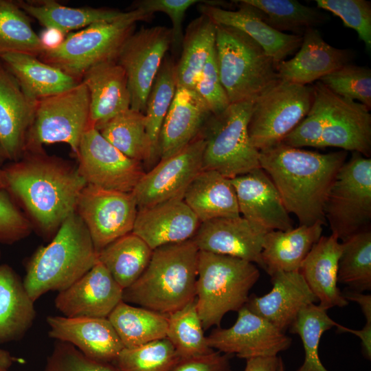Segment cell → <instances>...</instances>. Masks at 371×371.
I'll use <instances>...</instances> for the list:
<instances>
[{"label": "cell", "instance_id": "1", "mask_svg": "<svg viewBox=\"0 0 371 371\" xmlns=\"http://www.w3.org/2000/svg\"><path fill=\"white\" fill-rule=\"evenodd\" d=\"M3 170L6 190L47 237L56 234L76 212L78 197L87 185L78 168L47 155L44 150L25 152Z\"/></svg>", "mask_w": 371, "mask_h": 371}, {"label": "cell", "instance_id": "2", "mask_svg": "<svg viewBox=\"0 0 371 371\" xmlns=\"http://www.w3.org/2000/svg\"><path fill=\"white\" fill-rule=\"evenodd\" d=\"M262 169L276 187L285 208L300 225L326 222L324 207L347 152L319 153L278 144L259 151Z\"/></svg>", "mask_w": 371, "mask_h": 371}, {"label": "cell", "instance_id": "3", "mask_svg": "<svg viewBox=\"0 0 371 371\" xmlns=\"http://www.w3.org/2000/svg\"><path fill=\"white\" fill-rule=\"evenodd\" d=\"M199 251L192 239L153 249L122 301L168 315L183 308L196 297Z\"/></svg>", "mask_w": 371, "mask_h": 371}, {"label": "cell", "instance_id": "4", "mask_svg": "<svg viewBox=\"0 0 371 371\" xmlns=\"http://www.w3.org/2000/svg\"><path fill=\"white\" fill-rule=\"evenodd\" d=\"M97 262L98 252L90 234L75 212L62 223L52 240L32 255L23 282L35 302L49 291L66 289Z\"/></svg>", "mask_w": 371, "mask_h": 371}, {"label": "cell", "instance_id": "5", "mask_svg": "<svg viewBox=\"0 0 371 371\" xmlns=\"http://www.w3.org/2000/svg\"><path fill=\"white\" fill-rule=\"evenodd\" d=\"M259 277L251 262L199 251L195 300L203 330L220 327L225 314L244 307Z\"/></svg>", "mask_w": 371, "mask_h": 371}, {"label": "cell", "instance_id": "6", "mask_svg": "<svg viewBox=\"0 0 371 371\" xmlns=\"http://www.w3.org/2000/svg\"><path fill=\"white\" fill-rule=\"evenodd\" d=\"M216 25L217 66L230 104L254 102L280 81L276 65L243 32Z\"/></svg>", "mask_w": 371, "mask_h": 371}, {"label": "cell", "instance_id": "7", "mask_svg": "<svg viewBox=\"0 0 371 371\" xmlns=\"http://www.w3.org/2000/svg\"><path fill=\"white\" fill-rule=\"evenodd\" d=\"M153 15L132 9L127 16L113 21L92 24L69 33L60 46L43 51L38 56L43 62L55 67L82 81L84 74L103 62L115 60L138 21H147Z\"/></svg>", "mask_w": 371, "mask_h": 371}, {"label": "cell", "instance_id": "8", "mask_svg": "<svg viewBox=\"0 0 371 371\" xmlns=\"http://www.w3.org/2000/svg\"><path fill=\"white\" fill-rule=\"evenodd\" d=\"M253 103L230 104L210 116L201 131L205 142L203 170H215L232 179L260 168V152L248 133Z\"/></svg>", "mask_w": 371, "mask_h": 371}, {"label": "cell", "instance_id": "9", "mask_svg": "<svg viewBox=\"0 0 371 371\" xmlns=\"http://www.w3.org/2000/svg\"><path fill=\"white\" fill-rule=\"evenodd\" d=\"M331 234L341 241L370 229L371 158L353 152L338 171L324 207Z\"/></svg>", "mask_w": 371, "mask_h": 371}, {"label": "cell", "instance_id": "10", "mask_svg": "<svg viewBox=\"0 0 371 371\" xmlns=\"http://www.w3.org/2000/svg\"><path fill=\"white\" fill-rule=\"evenodd\" d=\"M89 126V98L85 85L37 101L26 135L23 153L44 150V144L65 143L76 157L81 137Z\"/></svg>", "mask_w": 371, "mask_h": 371}, {"label": "cell", "instance_id": "11", "mask_svg": "<svg viewBox=\"0 0 371 371\" xmlns=\"http://www.w3.org/2000/svg\"><path fill=\"white\" fill-rule=\"evenodd\" d=\"M313 85L280 81L253 103L248 124L251 142L259 151L282 143L311 109Z\"/></svg>", "mask_w": 371, "mask_h": 371}, {"label": "cell", "instance_id": "12", "mask_svg": "<svg viewBox=\"0 0 371 371\" xmlns=\"http://www.w3.org/2000/svg\"><path fill=\"white\" fill-rule=\"evenodd\" d=\"M172 44L171 29L161 25L134 32L123 44L116 60L126 76L131 109L145 113L149 91Z\"/></svg>", "mask_w": 371, "mask_h": 371}, {"label": "cell", "instance_id": "13", "mask_svg": "<svg viewBox=\"0 0 371 371\" xmlns=\"http://www.w3.org/2000/svg\"><path fill=\"white\" fill-rule=\"evenodd\" d=\"M137 210L132 192L107 190L90 184L82 189L76 208L97 252L132 232Z\"/></svg>", "mask_w": 371, "mask_h": 371}, {"label": "cell", "instance_id": "14", "mask_svg": "<svg viewBox=\"0 0 371 371\" xmlns=\"http://www.w3.org/2000/svg\"><path fill=\"white\" fill-rule=\"evenodd\" d=\"M76 158L87 184L104 189L131 192L145 174L142 162L124 155L91 126L81 137Z\"/></svg>", "mask_w": 371, "mask_h": 371}, {"label": "cell", "instance_id": "15", "mask_svg": "<svg viewBox=\"0 0 371 371\" xmlns=\"http://www.w3.org/2000/svg\"><path fill=\"white\" fill-rule=\"evenodd\" d=\"M205 146L201 132L185 147L145 172L131 192L138 209L183 198L189 184L203 170Z\"/></svg>", "mask_w": 371, "mask_h": 371}, {"label": "cell", "instance_id": "16", "mask_svg": "<svg viewBox=\"0 0 371 371\" xmlns=\"http://www.w3.org/2000/svg\"><path fill=\"white\" fill-rule=\"evenodd\" d=\"M207 341L213 350L247 359L277 356L291 346L292 339L244 306L231 327H218L207 337Z\"/></svg>", "mask_w": 371, "mask_h": 371}, {"label": "cell", "instance_id": "17", "mask_svg": "<svg viewBox=\"0 0 371 371\" xmlns=\"http://www.w3.org/2000/svg\"><path fill=\"white\" fill-rule=\"evenodd\" d=\"M268 232L242 216L223 217L201 223L191 239L199 251L240 258L263 269L261 251Z\"/></svg>", "mask_w": 371, "mask_h": 371}, {"label": "cell", "instance_id": "18", "mask_svg": "<svg viewBox=\"0 0 371 371\" xmlns=\"http://www.w3.org/2000/svg\"><path fill=\"white\" fill-rule=\"evenodd\" d=\"M123 291L98 260L80 278L58 292L55 306L67 317L107 318L122 301Z\"/></svg>", "mask_w": 371, "mask_h": 371}, {"label": "cell", "instance_id": "19", "mask_svg": "<svg viewBox=\"0 0 371 371\" xmlns=\"http://www.w3.org/2000/svg\"><path fill=\"white\" fill-rule=\"evenodd\" d=\"M230 179L243 217L268 231L293 228L276 187L263 169L258 168Z\"/></svg>", "mask_w": 371, "mask_h": 371}, {"label": "cell", "instance_id": "20", "mask_svg": "<svg viewBox=\"0 0 371 371\" xmlns=\"http://www.w3.org/2000/svg\"><path fill=\"white\" fill-rule=\"evenodd\" d=\"M237 10L224 9L200 3L199 10L216 25L236 28L257 43L275 64L293 54L300 48L302 36L284 33L275 30L263 21L258 11L240 0L232 1Z\"/></svg>", "mask_w": 371, "mask_h": 371}, {"label": "cell", "instance_id": "21", "mask_svg": "<svg viewBox=\"0 0 371 371\" xmlns=\"http://www.w3.org/2000/svg\"><path fill=\"white\" fill-rule=\"evenodd\" d=\"M271 282L270 292L251 295L245 306L285 333L302 308L318 301L299 271L275 273Z\"/></svg>", "mask_w": 371, "mask_h": 371}, {"label": "cell", "instance_id": "22", "mask_svg": "<svg viewBox=\"0 0 371 371\" xmlns=\"http://www.w3.org/2000/svg\"><path fill=\"white\" fill-rule=\"evenodd\" d=\"M200 221L182 197L139 208L132 232L153 250L191 239Z\"/></svg>", "mask_w": 371, "mask_h": 371}, {"label": "cell", "instance_id": "23", "mask_svg": "<svg viewBox=\"0 0 371 371\" xmlns=\"http://www.w3.org/2000/svg\"><path fill=\"white\" fill-rule=\"evenodd\" d=\"M48 335L75 346L88 358L111 363L124 346L108 318L48 316Z\"/></svg>", "mask_w": 371, "mask_h": 371}, {"label": "cell", "instance_id": "24", "mask_svg": "<svg viewBox=\"0 0 371 371\" xmlns=\"http://www.w3.org/2000/svg\"><path fill=\"white\" fill-rule=\"evenodd\" d=\"M350 49L335 47L326 43L316 28L306 30L295 55L276 66L280 80L309 85L350 63Z\"/></svg>", "mask_w": 371, "mask_h": 371}, {"label": "cell", "instance_id": "25", "mask_svg": "<svg viewBox=\"0 0 371 371\" xmlns=\"http://www.w3.org/2000/svg\"><path fill=\"white\" fill-rule=\"evenodd\" d=\"M324 147L339 148L370 157V109L330 91L329 109L319 146V148Z\"/></svg>", "mask_w": 371, "mask_h": 371}, {"label": "cell", "instance_id": "26", "mask_svg": "<svg viewBox=\"0 0 371 371\" xmlns=\"http://www.w3.org/2000/svg\"><path fill=\"white\" fill-rule=\"evenodd\" d=\"M37 101L25 94L0 60V149L5 159L16 161L23 156Z\"/></svg>", "mask_w": 371, "mask_h": 371}, {"label": "cell", "instance_id": "27", "mask_svg": "<svg viewBox=\"0 0 371 371\" xmlns=\"http://www.w3.org/2000/svg\"><path fill=\"white\" fill-rule=\"evenodd\" d=\"M211 115L194 89L177 87L161 128L159 159L172 155L190 143L201 132Z\"/></svg>", "mask_w": 371, "mask_h": 371}, {"label": "cell", "instance_id": "28", "mask_svg": "<svg viewBox=\"0 0 371 371\" xmlns=\"http://www.w3.org/2000/svg\"><path fill=\"white\" fill-rule=\"evenodd\" d=\"M89 98V126L98 129L117 114L131 108L127 78L117 60L98 64L82 78Z\"/></svg>", "mask_w": 371, "mask_h": 371}, {"label": "cell", "instance_id": "29", "mask_svg": "<svg viewBox=\"0 0 371 371\" xmlns=\"http://www.w3.org/2000/svg\"><path fill=\"white\" fill-rule=\"evenodd\" d=\"M341 251V243L337 237L333 234L322 236L299 270L319 302L318 305L326 310L348 304L337 286L338 262Z\"/></svg>", "mask_w": 371, "mask_h": 371}, {"label": "cell", "instance_id": "30", "mask_svg": "<svg viewBox=\"0 0 371 371\" xmlns=\"http://www.w3.org/2000/svg\"><path fill=\"white\" fill-rule=\"evenodd\" d=\"M0 60L14 77L25 94L34 100L64 92L81 82L31 54L1 53Z\"/></svg>", "mask_w": 371, "mask_h": 371}, {"label": "cell", "instance_id": "31", "mask_svg": "<svg viewBox=\"0 0 371 371\" xmlns=\"http://www.w3.org/2000/svg\"><path fill=\"white\" fill-rule=\"evenodd\" d=\"M323 225H302L287 231L268 232L263 240V269L271 276L277 272L299 271L313 245L322 236Z\"/></svg>", "mask_w": 371, "mask_h": 371}, {"label": "cell", "instance_id": "32", "mask_svg": "<svg viewBox=\"0 0 371 371\" xmlns=\"http://www.w3.org/2000/svg\"><path fill=\"white\" fill-rule=\"evenodd\" d=\"M183 199L200 223L240 216L231 179L215 170H201L188 186Z\"/></svg>", "mask_w": 371, "mask_h": 371}, {"label": "cell", "instance_id": "33", "mask_svg": "<svg viewBox=\"0 0 371 371\" xmlns=\"http://www.w3.org/2000/svg\"><path fill=\"white\" fill-rule=\"evenodd\" d=\"M34 302L8 265H0V344L21 339L36 317Z\"/></svg>", "mask_w": 371, "mask_h": 371}, {"label": "cell", "instance_id": "34", "mask_svg": "<svg viewBox=\"0 0 371 371\" xmlns=\"http://www.w3.org/2000/svg\"><path fill=\"white\" fill-rule=\"evenodd\" d=\"M16 1L29 16L36 19L41 25L57 28L66 34L94 23L115 21L129 13L102 8H72L54 0Z\"/></svg>", "mask_w": 371, "mask_h": 371}, {"label": "cell", "instance_id": "35", "mask_svg": "<svg viewBox=\"0 0 371 371\" xmlns=\"http://www.w3.org/2000/svg\"><path fill=\"white\" fill-rule=\"evenodd\" d=\"M216 24L201 14L187 27L181 54L176 63L177 87L194 89L211 53L215 48Z\"/></svg>", "mask_w": 371, "mask_h": 371}, {"label": "cell", "instance_id": "36", "mask_svg": "<svg viewBox=\"0 0 371 371\" xmlns=\"http://www.w3.org/2000/svg\"><path fill=\"white\" fill-rule=\"evenodd\" d=\"M107 318L126 348L166 337L168 315L121 301Z\"/></svg>", "mask_w": 371, "mask_h": 371}, {"label": "cell", "instance_id": "37", "mask_svg": "<svg viewBox=\"0 0 371 371\" xmlns=\"http://www.w3.org/2000/svg\"><path fill=\"white\" fill-rule=\"evenodd\" d=\"M153 249L133 232L113 241L98 252V260L124 289L131 286L147 267Z\"/></svg>", "mask_w": 371, "mask_h": 371}, {"label": "cell", "instance_id": "38", "mask_svg": "<svg viewBox=\"0 0 371 371\" xmlns=\"http://www.w3.org/2000/svg\"><path fill=\"white\" fill-rule=\"evenodd\" d=\"M254 7L264 21L281 32L302 36L311 28L325 23L329 16L317 8L296 0H240Z\"/></svg>", "mask_w": 371, "mask_h": 371}, {"label": "cell", "instance_id": "39", "mask_svg": "<svg viewBox=\"0 0 371 371\" xmlns=\"http://www.w3.org/2000/svg\"><path fill=\"white\" fill-rule=\"evenodd\" d=\"M100 134L128 157L152 164L150 139L146 131L145 114L128 109L104 124Z\"/></svg>", "mask_w": 371, "mask_h": 371}, {"label": "cell", "instance_id": "40", "mask_svg": "<svg viewBox=\"0 0 371 371\" xmlns=\"http://www.w3.org/2000/svg\"><path fill=\"white\" fill-rule=\"evenodd\" d=\"M177 87L176 63L166 55L149 91L144 113L146 131L151 146L152 164L159 159V137Z\"/></svg>", "mask_w": 371, "mask_h": 371}, {"label": "cell", "instance_id": "41", "mask_svg": "<svg viewBox=\"0 0 371 371\" xmlns=\"http://www.w3.org/2000/svg\"><path fill=\"white\" fill-rule=\"evenodd\" d=\"M338 262L337 282L350 291L371 290V230L351 236L341 242Z\"/></svg>", "mask_w": 371, "mask_h": 371}, {"label": "cell", "instance_id": "42", "mask_svg": "<svg viewBox=\"0 0 371 371\" xmlns=\"http://www.w3.org/2000/svg\"><path fill=\"white\" fill-rule=\"evenodd\" d=\"M181 359L212 352L199 316L196 300L168 315L166 337Z\"/></svg>", "mask_w": 371, "mask_h": 371}, {"label": "cell", "instance_id": "43", "mask_svg": "<svg viewBox=\"0 0 371 371\" xmlns=\"http://www.w3.org/2000/svg\"><path fill=\"white\" fill-rule=\"evenodd\" d=\"M30 19L16 1L0 0V54L16 52L38 57L44 51Z\"/></svg>", "mask_w": 371, "mask_h": 371}, {"label": "cell", "instance_id": "44", "mask_svg": "<svg viewBox=\"0 0 371 371\" xmlns=\"http://www.w3.org/2000/svg\"><path fill=\"white\" fill-rule=\"evenodd\" d=\"M337 325L326 309L315 304L300 311L289 328L290 333L300 337L305 352L304 362L297 371H328L320 360L319 344L322 334Z\"/></svg>", "mask_w": 371, "mask_h": 371}, {"label": "cell", "instance_id": "45", "mask_svg": "<svg viewBox=\"0 0 371 371\" xmlns=\"http://www.w3.org/2000/svg\"><path fill=\"white\" fill-rule=\"evenodd\" d=\"M181 359L167 338L124 348L111 363L116 371H172Z\"/></svg>", "mask_w": 371, "mask_h": 371}, {"label": "cell", "instance_id": "46", "mask_svg": "<svg viewBox=\"0 0 371 371\" xmlns=\"http://www.w3.org/2000/svg\"><path fill=\"white\" fill-rule=\"evenodd\" d=\"M314 96L310 110L286 135L282 144L295 147H318L330 105V91L319 81L313 85Z\"/></svg>", "mask_w": 371, "mask_h": 371}, {"label": "cell", "instance_id": "47", "mask_svg": "<svg viewBox=\"0 0 371 371\" xmlns=\"http://www.w3.org/2000/svg\"><path fill=\"white\" fill-rule=\"evenodd\" d=\"M334 94L371 108V69L348 63L319 80Z\"/></svg>", "mask_w": 371, "mask_h": 371}, {"label": "cell", "instance_id": "48", "mask_svg": "<svg viewBox=\"0 0 371 371\" xmlns=\"http://www.w3.org/2000/svg\"><path fill=\"white\" fill-rule=\"evenodd\" d=\"M317 8L339 17L344 26L354 30L371 52V3L366 0H316Z\"/></svg>", "mask_w": 371, "mask_h": 371}, {"label": "cell", "instance_id": "49", "mask_svg": "<svg viewBox=\"0 0 371 371\" xmlns=\"http://www.w3.org/2000/svg\"><path fill=\"white\" fill-rule=\"evenodd\" d=\"M196 3H205L223 8L227 3L221 1L199 0H140L134 3L133 9H139L146 14L153 15L160 12L166 14L172 22V46L177 48L181 45L183 34V21L188 8Z\"/></svg>", "mask_w": 371, "mask_h": 371}, {"label": "cell", "instance_id": "50", "mask_svg": "<svg viewBox=\"0 0 371 371\" xmlns=\"http://www.w3.org/2000/svg\"><path fill=\"white\" fill-rule=\"evenodd\" d=\"M44 371H116L111 363L91 359L73 345L58 341L47 358Z\"/></svg>", "mask_w": 371, "mask_h": 371}, {"label": "cell", "instance_id": "51", "mask_svg": "<svg viewBox=\"0 0 371 371\" xmlns=\"http://www.w3.org/2000/svg\"><path fill=\"white\" fill-rule=\"evenodd\" d=\"M194 89L212 114L219 113L229 106V98L220 78L215 48L205 63Z\"/></svg>", "mask_w": 371, "mask_h": 371}, {"label": "cell", "instance_id": "52", "mask_svg": "<svg viewBox=\"0 0 371 371\" xmlns=\"http://www.w3.org/2000/svg\"><path fill=\"white\" fill-rule=\"evenodd\" d=\"M30 221L16 205L6 189H0V243L12 244L28 236Z\"/></svg>", "mask_w": 371, "mask_h": 371}, {"label": "cell", "instance_id": "53", "mask_svg": "<svg viewBox=\"0 0 371 371\" xmlns=\"http://www.w3.org/2000/svg\"><path fill=\"white\" fill-rule=\"evenodd\" d=\"M172 371H232L227 355L213 350L209 354L181 359Z\"/></svg>", "mask_w": 371, "mask_h": 371}, {"label": "cell", "instance_id": "54", "mask_svg": "<svg viewBox=\"0 0 371 371\" xmlns=\"http://www.w3.org/2000/svg\"><path fill=\"white\" fill-rule=\"evenodd\" d=\"M67 35L57 28L47 27L41 32L38 38L43 50L48 51L60 46Z\"/></svg>", "mask_w": 371, "mask_h": 371}, {"label": "cell", "instance_id": "55", "mask_svg": "<svg viewBox=\"0 0 371 371\" xmlns=\"http://www.w3.org/2000/svg\"><path fill=\"white\" fill-rule=\"evenodd\" d=\"M337 330L341 333H350L357 336L361 339L362 353L368 359L371 358V323L366 322L361 330H355L345 327L339 324L336 326Z\"/></svg>", "mask_w": 371, "mask_h": 371}, {"label": "cell", "instance_id": "56", "mask_svg": "<svg viewBox=\"0 0 371 371\" xmlns=\"http://www.w3.org/2000/svg\"><path fill=\"white\" fill-rule=\"evenodd\" d=\"M279 357L272 356L247 359L244 371H277Z\"/></svg>", "mask_w": 371, "mask_h": 371}, {"label": "cell", "instance_id": "57", "mask_svg": "<svg viewBox=\"0 0 371 371\" xmlns=\"http://www.w3.org/2000/svg\"><path fill=\"white\" fill-rule=\"evenodd\" d=\"M342 295L348 302H357L366 317V322L371 323V295L370 294L347 290L342 292Z\"/></svg>", "mask_w": 371, "mask_h": 371}, {"label": "cell", "instance_id": "58", "mask_svg": "<svg viewBox=\"0 0 371 371\" xmlns=\"http://www.w3.org/2000/svg\"><path fill=\"white\" fill-rule=\"evenodd\" d=\"M20 361V359L13 357L8 351L0 348V371H9L14 362Z\"/></svg>", "mask_w": 371, "mask_h": 371}, {"label": "cell", "instance_id": "59", "mask_svg": "<svg viewBox=\"0 0 371 371\" xmlns=\"http://www.w3.org/2000/svg\"><path fill=\"white\" fill-rule=\"evenodd\" d=\"M7 185L5 181V178L4 175V172L3 168L0 166V189H6Z\"/></svg>", "mask_w": 371, "mask_h": 371}, {"label": "cell", "instance_id": "60", "mask_svg": "<svg viewBox=\"0 0 371 371\" xmlns=\"http://www.w3.org/2000/svg\"><path fill=\"white\" fill-rule=\"evenodd\" d=\"M277 371H285L284 362L281 357H279V362H278Z\"/></svg>", "mask_w": 371, "mask_h": 371}, {"label": "cell", "instance_id": "61", "mask_svg": "<svg viewBox=\"0 0 371 371\" xmlns=\"http://www.w3.org/2000/svg\"><path fill=\"white\" fill-rule=\"evenodd\" d=\"M5 160L1 149H0V166L2 164V163Z\"/></svg>", "mask_w": 371, "mask_h": 371}]
</instances>
